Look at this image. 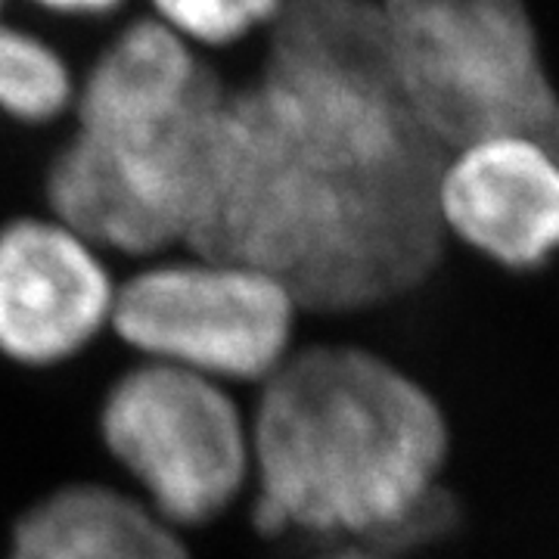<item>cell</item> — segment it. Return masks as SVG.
<instances>
[{
    "label": "cell",
    "mask_w": 559,
    "mask_h": 559,
    "mask_svg": "<svg viewBox=\"0 0 559 559\" xmlns=\"http://www.w3.org/2000/svg\"><path fill=\"white\" fill-rule=\"evenodd\" d=\"M79 91L72 50L32 22H0V119L44 131L69 121Z\"/></svg>",
    "instance_id": "cell-10"
},
{
    "label": "cell",
    "mask_w": 559,
    "mask_h": 559,
    "mask_svg": "<svg viewBox=\"0 0 559 559\" xmlns=\"http://www.w3.org/2000/svg\"><path fill=\"white\" fill-rule=\"evenodd\" d=\"M296 0H138L140 16L200 53L237 62L267 38Z\"/></svg>",
    "instance_id": "cell-11"
},
{
    "label": "cell",
    "mask_w": 559,
    "mask_h": 559,
    "mask_svg": "<svg viewBox=\"0 0 559 559\" xmlns=\"http://www.w3.org/2000/svg\"><path fill=\"white\" fill-rule=\"evenodd\" d=\"M138 13V0H10V16L50 32L75 60Z\"/></svg>",
    "instance_id": "cell-12"
},
{
    "label": "cell",
    "mask_w": 559,
    "mask_h": 559,
    "mask_svg": "<svg viewBox=\"0 0 559 559\" xmlns=\"http://www.w3.org/2000/svg\"><path fill=\"white\" fill-rule=\"evenodd\" d=\"M109 457L178 532L224 516L252 481L249 414L227 385L140 360L100 404Z\"/></svg>",
    "instance_id": "cell-6"
},
{
    "label": "cell",
    "mask_w": 559,
    "mask_h": 559,
    "mask_svg": "<svg viewBox=\"0 0 559 559\" xmlns=\"http://www.w3.org/2000/svg\"><path fill=\"white\" fill-rule=\"evenodd\" d=\"M10 20V0H0V22Z\"/></svg>",
    "instance_id": "cell-14"
},
{
    "label": "cell",
    "mask_w": 559,
    "mask_h": 559,
    "mask_svg": "<svg viewBox=\"0 0 559 559\" xmlns=\"http://www.w3.org/2000/svg\"><path fill=\"white\" fill-rule=\"evenodd\" d=\"M183 252L252 264L301 311L355 314L423 286L444 246L448 153L392 79L377 0H296L242 57Z\"/></svg>",
    "instance_id": "cell-1"
},
{
    "label": "cell",
    "mask_w": 559,
    "mask_h": 559,
    "mask_svg": "<svg viewBox=\"0 0 559 559\" xmlns=\"http://www.w3.org/2000/svg\"><path fill=\"white\" fill-rule=\"evenodd\" d=\"M392 79L441 150L495 138L559 153V91L525 0H377Z\"/></svg>",
    "instance_id": "cell-4"
},
{
    "label": "cell",
    "mask_w": 559,
    "mask_h": 559,
    "mask_svg": "<svg viewBox=\"0 0 559 559\" xmlns=\"http://www.w3.org/2000/svg\"><path fill=\"white\" fill-rule=\"evenodd\" d=\"M224 66L146 16L106 32L79 60L69 134L47 165L50 215L100 252L159 259L183 249Z\"/></svg>",
    "instance_id": "cell-3"
},
{
    "label": "cell",
    "mask_w": 559,
    "mask_h": 559,
    "mask_svg": "<svg viewBox=\"0 0 559 559\" xmlns=\"http://www.w3.org/2000/svg\"><path fill=\"white\" fill-rule=\"evenodd\" d=\"M301 308L252 264L183 252L150 259L119 283L112 333L146 364L234 385L261 382L296 352Z\"/></svg>",
    "instance_id": "cell-5"
},
{
    "label": "cell",
    "mask_w": 559,
    "mask_h": 559,
    "mask_svg": "<svg viewBox=\"0 0 559 559\" xmlns=\"http://www.w3.org/2000/svg\"><path fill=\"white\" fill-rule=\"evenodd\" d=\"M314 559H399V557H389V554L373 550V547H364V544H333L330 550H323V554Z\"/></svg>",
    "instance_id": "cell-13"
},
{
    "label": "cell",
    "mask_w": 559,
    "mask_h": 559,
    "mask_svg": "<svg viewBox=\"0 0 559 559\" xmlns=\"http://www.w3.org/2000/svg\"><path fill=\"white\" fill-rule=\"evenodd\" d=\"M451 230L507 267H538L559 249V153L538 140L495 138L451 150L439 180Z\"/></svg>",
    "instance_id": "cell-8"
},
{
    "label": "cell",
    "mask_w": 559,
    "mask_h": 559,
    "mask_svg": "<svg viewBox=\"0 0 559 559\" xmlns=\"http://www.w3.org/2000/svg\"><path fill=\"white\" fill-rule=\"evenodd\" d=\"M7 559H190V550L138 495L75 481L22 513Z\"/></svg>",
    "instance_id": "cell-9"
},
{
    "label": "cell",
    "mask_w": 559,
    "mask_h": 559,
    "mask_svg": "<svg viewBox=\"0 0 559 559\" xmlns=\"http://www.w3.org/2000/svg\"><path fill=\"white\" fill-rule=\"evenodd\" d=\"M119 283L103 252L60 218L0 227V355L57 367L112 326Z\"/></svg>",
    "instance_id": "cell-7"
},
{
    "label": "cell",
    "mask_w": 559,
    "mask_h": 559,
    "mask_svg": "<svg viewBox=\"0 0 559 559\" xmlns=\"http://www.w3.org/2000/svg\"><path fill=\"white\" fill-rule=\"evenodd\" d=\"M252 510L264 535H311L399 557L448 535V423L392 360L355 345L296 348L259 385Z\"/></svg>",
    "instance_id": "cell-2"
}]
</instances>
